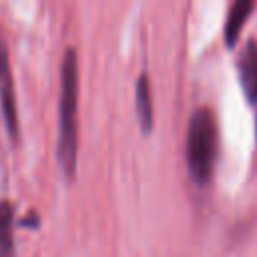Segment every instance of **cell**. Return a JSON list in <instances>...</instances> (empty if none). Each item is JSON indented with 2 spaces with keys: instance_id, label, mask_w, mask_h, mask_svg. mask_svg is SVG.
<instances>
[{
  "instance_id": "cell-4",
  "label": "cell",
  "mask_w": 257,
  "mask_h": 257,
  "mask_svg": "<svg viewBox=\"0 0 257 257\" xmlns=\"http://www.w3.org/2000/svg\"><path fill=\"white\" fill-rule=\"evenodd\" d=\"M239 78L249 100H257V42L249 40L239 56Z\"/></svg>"
},
{
  "instance_id": "cell-7",
  "label": "cell",
  "mask_w": 257,
  "mask_h": 257,
  "mask_svg": "<svg viewBox=\"0 0 257 257\" xmlns=\"http://www.w3.org/2000/svg\"><path fill=\"white\" fill-rule=\"evenodd\" d=\"M12 223H14L12 203L0 201V257H14Z\"/></svg>"
},
{
  "instance_id": "cell-3",
  "label": "cell",
  "mask_w": 257,
  "mask_h": 257,
  "mask_svg": "<svg viewBox=\"0 0 257 257\" xmlns=\"http://www.w3.org/2000/svg\"><path fill=\"white\" fill-rule=\"evenodd\" d=\"M0 104L6 120V128L12 141H18V112H16V96H14V80L8 60V50L4 36L0 32Z\"/></svg>"
},
{
  "instance_id": "cell-2",
  "label": "cell",
  "mask_w": 257,
  "mask_h": 257,
  "mask_svg": "<svg viewBox=\"0 0 257 257\" xmlns=\"http://www.w3.org/2000/svg\"><path fill=\"white\" fill-rule=\"evenodd\" d=\"M217 155V126L209 108H197L187 128V167L197 183H207Z\"/></svg>"
},
{
  "instance_id": "cell-5",
  "label": "cell",
  "mask_w": 257,
  "mask_h": 257,
  "mask_svg": "<svg viewBox=\"0 0 257 257\" xmlns=\"http://www.w3.org/2000/svg\"><path fill=\"white\" fill-rule=\"evenodd\" d=\"M137 98V116L141 122L143 133H149L153 126V98H151V84H149V76L143 72L137 80V90H135Z\"/></svg>"
},
{
  "instance_id": "cell-6",
  "label": "cell",
  "mask_w": 257,
  "mask_h": 257,
  "mask_svg": "<svg viewBox=\"0 0 257 257\" xmlns=\"http://www.w3.org/2000/svg\"><path fill=\"white\" fill-rule=\"evenodd\" d=\"M253 10V2L249 0H237L231 10H229V16H227V22H225V42L229 46H233L239 38V32L249 16V12Z\"/></svg>"
},
{
  "instance_id": "cell-1",
  "label": "cell",
  "mask_w": 257,
  "mask_h": 257,
  "mask_svg": "<svg viewBox=\"0 0 257 257\" xmlns=\"http://www.w3.org/2000/svg\"><path fill=\"white\" fill-rule=\"evenodd\" d=\"M78 70H76V52L66 48L60 62V98H58V165L62 173L72 179L76 173V106H78Z\"/></svg>"
}]
</instances>
